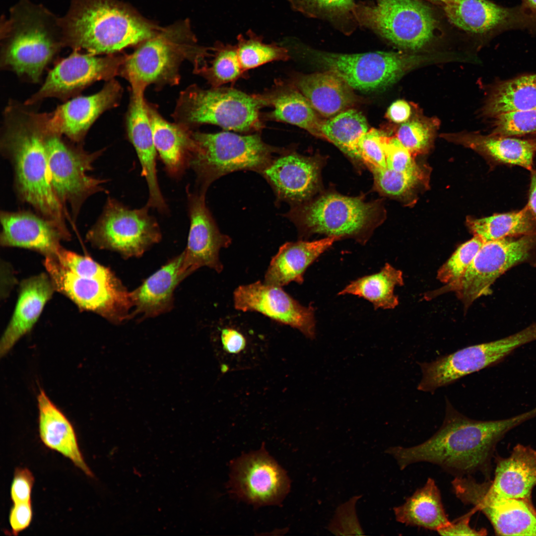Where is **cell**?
I'll list each match as a JSON object with an SVG mask.
<instances>
[{"label": "cell", "instance_id": "30bf717a", "mask_svg": "<svg viewBox=\"0 0 536 536\" xmlns=\"http://www.w3.org/2000/svg\"><path fill=\"white\" fill-rule=\"evenodd\" d=\"M536 340V323L508 336L473 345L419 363L422 378L417 390L433 393L474 372L494 365L517 348Z\"/></svg>", "mask_w": 536, "mask_h": 536}, {"label": "cell", "instance_id": "d4e9b609", "mask_svg": "<svg viewBox=\"0 0 536 536\" xmlns=\"http://www.w3.org/2000/svg\"><path fill=\"white\" fill-rule=\"evenodd\" d=\"M445 139L461 144L478 152L493 163L533 169L536 153V139H521L491 134L472 133L442 134Z\"/></svg>", "mask_w": 536, "mask_h": 536}, {"label": "cell", "instance_id": "7402d4cb", "mask_svg": "<svg viewBox=\"0 0 536 536\" xmlns=\"http://www.w3.org/2000/svg\"><path fill=\"white\" fill-rule=\"evenodd\" d=\"M322 163L318 158L282 151L260 173L272 187L277 201L292 206L307 201L318 193Z\"/></svg>", "mask_w": 536, "mask_h": 536}, {"label": "cell", "instance_id": "e575fe53", "mask_svg": "<svg viewBox=\"0 0 536 536\" xmlns=\"http://www.w3.org/2000/svg\"><path fill=\"white\" fill-rule=\"evenodd\" d=\"M536 108V73L500 81L491 90L482 112L490 118L507 112Z\"/></svg>", "mask_w": 536, "mask_h": 536}, {"label": "cell", "instance_id": "bcb514c9", "mask_svg": "<svg viewBox=\"0 0 536 536\" xmlns=\"http://www.w3.org/2000/svg\"><path fill=\"white\" fill-rule=\"evenodd\" d=\"M387 135L381 131L371 128L358 139L357 149L360 159L370 171L387 168L384 145Z\"/></svg>", "mask_w": 536, "mask_h": 536}, {"label": "cell", "instance_id": "4fadbf2b", "mask_svg": "<svg viewBox=\"0 0 536 536\" xmlns=\"http://www.w3.org/2000/svg\"><path fill=\"white\" fill-rule=\"evenodd\" d=\"M45 268L55 289L80 308L93 311L114 323L131 319L130 292L117 277L102 280L77 276L54 256L46 257Z\"/></svg>", "mask_w": 536, "mask_h": 536}, {"label": "cell", "instance_id": "83f0119b", "mask_svg": "<svg viewBox=\"0 0 536 536\" xmlns=\"http://www.w3.org/2000/svg\"><path fill=\"white\" fill-rule=\"evenodd\" d=\"M49 278L42 273L21 283L15 311L0 340V357L8 353L35 324L55 289Z\"/></svg>", "mask_w": 536, "mask_h": 536}, {"label": "cell", "instance_id": "74e56055", "mask_svg": "<svg viewBox=\"0 0 536 536\" xmlns=\"http://www.w3.org/2000/svg\"><path fill=\"white\" fill-rule=\"evenodd\" d=\"M368 131L365 116L361 112L350 108L324 120L321 127L325 139L352 159L360 162L357 144L361 136Z\"/></svg>", "mask_w": 536, "mask_h": 536}, {"label": "cell", "instance_id": "44dd1931", "mask_svg": "<svg viewBox=\"0 0 536 536\" xmlns=\"http://www.w3.org/2000/svg\"><path fill=\"white\" fill-rule=\"evenodd\" d=\"M188 192L190 227L183 253L182 272L186 278L203 267L217 272L223 270L219 253L231 243V238L219 230L205 202V193Z\"/></svg>", "mask_w": 536, "mask_h": 536}, {"label": "cell", "instance_id": "6da1fadb", "mask_svg": "<svg viewBox=\"0 0 536 536\" xmlns=\"http://www.w3.org/2000/svg\"><path fill=\"white\" fill-rule=\"evenodd\" d=\"M536 417V407L506 419L474 420L457 410L446 398L443 423L431 437L413 446L391 447L385 453L394 458L401 470L424 462L438 466L454 477L480 472L490 480L491 461L498 442Z\"/></svg>", "mask_w": 536, "mask_h": 536}, {"label": "cell", "instance_id": "1f68e13d", "mask_svg": "<svg viewBox=\"0 0 536 536\" xmlns=\"http://www.w3.org/2000/svg\"><path fill=\"white\" fill-rule=\"evenodd\" d=\"M259 95L264 106L273 108L269 115L271 119L296 126L324 139L321 131L324 121L295 86L277 82L270 91Z\"/></svg>", "mask_w": 536, "mask_h": 536}, {"label": "cell", "instance_id": "680465c9", "mask_svg": "<svg viewBox=\"0 0 536 536\" xmlns=\"http://www.w3.org/2000/svg\"><path fill=\"white\" fill-rule=\"evenodd\" d=\"M536 139V138H535Z\"/></svg>", "mask_w": 536, "mask_h": 536}, {"label": "cell", "instance_id": "f6af8a7d", "mask_svg": "<svg viewBox=\"0 0 536 536\" xmlns=\"http://www.w3.org/2000/svg\"><path fill=\"white\" fill-rule=\"evenodd\" d=\"M54 256L73 274L82 277L111 280L117 277L107 268L90 258L62 248Z\"/></svg>", "mask_w": 536, "mask_h": 536}, {"label": "cell", "instance_id": "d590c367", "mask_svg": "<svg viewBox=\"0 0 536 536\" xmlns=\"http://www.w3.org/2000/svg\"><path fill=\"white\" fill-rule=\"evenodd\" d=\"M403 284L402 271L386 263L378 272L351 281L338 295L352 294L363 298L372 303L375 309H392L399 304L395 288Z\"/></svg>", "mask_w": 536, "mask_h": 536}, {"label": "cell", "instance_id": "ee69618b", "mask_svg": "<svg viewBox=\"0 0 536 536\" xmlns=\"http://www.w3.org/2000/svg\"><path fill=\"white\" fill-rule=\"evenodd\" d=\"M493 118L492 134L516 137L536 133V108L507 112Z\"/></svg>", "mask_w": 536, "mask_h": 536}, {"label": "cell", "instance_id": "836d02e7", "mask_svg": "<svg viewBox=\"0 0 536 536\" xmlns=\"http://www.w3.org/2000/svg\"><path fill=\"white\" fill-rule=\"evenodd\" d=\"M397 522L437 532L450 521L444 509L441 493L435 480L428 477L405 502L393 508Z\"/></svg>", "mask_w": 536, "mask_h": 536}, {"label": "cell", "instance_id": "11a10c76", "mask_svg": "<svg viewBox=\"0 0 536 536\" xmlns=\"http://www.w3.org/2000/svg\"><path fill=\"white\" fill-rule=\"evenodd\" d=\"M411 114L409 104L403 100H398L389 106L386 117L394 123L402 124L410 119Z\"/></svg>", "mask_w": 536, "mask_h": 536}, {"label": "cell", "instance_id": "f5cc1de1", "mask_svg": "<svg viewBox=\"0 0 536 536\" xmlns=\"http://www.w3.org/2000/svg\"><path fill=\"white\" fill-rule=\"evenodd\" d=\"M32 518L31 502H22L13 504L10 509L9 522L14 535L26 529L30 525Z\"/></svg>", "mask_w": 536, "mask_h": 536}, {"label": "cell", "instance_id": "d6986e66", "mask_svg": "<svg viewBox=\"0 0 536 536\" xmlns=\"http://www.w3.org/2000/svg\"><path fill=\"white\" fill-rule=\"evenodd\" d=\"M449 20L459 28L481 35L525 30L536 36V24L520 4L503 6L489 0H439Z\"/></svg>", "mask_w": 536, "mask_h": 536}, {"label": "cell", "instance_id": "7a4b0ae2", "mask_svg": "<svg viewBox=\"0 0 536 536\" xmlns=\"http://www.w3.org/2000/svg\"><path fill=\"white\" fill-rule=\"evenodd\" d=\"M61 24L64 47L96 56L156 35L151 24L116 0H70Z\"/></svg>", "mask_w": 536, "mask_h": 536}, {"label": "cell", "instance_id": "7c38bea8", "mask_svg": "<svg viewBox=\"0 0 536 536\" xmlns=\"http://www.w3.org/2000/svg\"><path fill=\"white\" fill-rule=\"evenodd\" d=\"M357 15L364 25L396 46L417 50L433 37L436 20L431 9L416 0H378L358 7Z\"/></svg>", "mask_w": 536, "mask_h": 536}, {"label": "cell", "instance_id": "484cf974", "mask_svg": "<svg viewBox=\"0 0 536 536\" xmlns=\"http://www.w3.org/2000/svg\"><path fill=\"white\" fill-rule=\"evenodd\" d=\"M183 253L174 258L130 292L132 304L131 319L152 318L173 307L174 292L184 278L182 272Z\"/></svg>", "mask_w": 536, "mask_h": 536}, {"label": "cell", "instance_id": "9f6ffc18", "mask_svg": "<svg viewBox=\"0 0 536 536\" xmlns=\"http://www.w3.org/2000/svg\"><path fill=\"white\" fill-rule=\"evenodd\" d=\"M536 222V170L531 171V180L528 192V201L526 205Z\"/></svg>", "mask_w": 536, "mask_h": 536}, {"label": "cell", "instance_id": "6f0895ef", "mask_svg": "<svg viewBox=\"0 0 536 536\" xmlns=\"http://www.w3.org/2000/svg\"><path fill=\"white\" fill-rule=\"evenodd\" d=\"M520 5L536 23V0H520Z\"/></svg>", "mask_w": 536, "mask_h": 536}, {"label": "cell", "instance_id": "f35d334b", "mask_svg": "<svg viewBox=\"0 0 536 536\" xmlns=\"http://www.w3.org/2000/svg\"><path fill=\"white\" fill-rule=\"evenodd\" d=\"M213 54L208 64H201L199 72L213 87L234 81L242 75L244 70L239 60L236 45L220 42L211 48Z\"/></svg>", "mask_w": 536, "mask_h": 536}, {"label": "cell", "instance_id": "d6a6232c", "mask_svg": "<svg viewBox=\"0 0 536 536\" xmlns=\"http://www.w3.org/2000/svg\"><path fill=\"white\" fill-rule=\"evenodd\" d=\"M148 111L157 153L168 174L178 178L189 167L195 145L192 132L179 124L169 123L149 107Z\"/></svg>", "mask_w": 536, "mask_h": 536}, {"label": "cell", "instance_id": "ab89813d", "mask_svg": "<svg viewBox=\"0 0 536 536\" xmlns=\"http://www.w3.org/2000/svg\"><path fill=\"white\" fill-rule=\"evenodd\" d=\"M239 60L245 71L275 61L286 60L288 50L277 44H267L251 30L237 37L236 45Z\"/></svg>", "mask_w": 536, "mask_h": 536}, {"label": "cell", "instance_id": "ba28073f", "mask_svg": "<svg viewBox=\"0 0 536 536\" xmlns=\"http://www.w3.org/2000/svg\"><path fill=\"white\" fill-rule=\"evenodd\" d=\"M47 153L53 190L66 210L69 221L75 222L85 201L104 191L105 180L90 176L93 163L103 150L89 152L79 145L64 141L62 136L40 132Z\"/></svg>", "mask_w": 536, "mask_h": 536}, {"label": "cell", "instance_id": "5b68a950", "mask_svg": "<svg viewBox=\"0 0 536 536\" xmlns=\"http://www.w3.org/2000/svg\"><path fill=\"white\" fill-rule=\"evenodd\" d=\"M195 146L189 163L197 175L201 193L215 180L232 172L260 173L282 151L265 143L258 134L240 135L229 132H192Z\"/></svg>", "mask_w": 536, "mask_h": 536}, {"label": "cell", "instance_id": "f1b7e54d", "mask_svg": "<svg viewBox=\"0 0 536 536\" xmlns=\"http://www.w3.org/2000/svg\"><path fill=\"white\" fill-rule=\"evenodd\" d=\"M339 240L337 237H326L313 241L285 243L271 259L264 282L278 287L293 281L301 284L307 268Z\"/></svg>", "mask_w": 536, "mask_h": 536}, {"label": "cell", "instance_id": "5bb4252c", "mask_svg": "<svg viewBox=\"0 0 536 536\" xmlns=\"http://www.w3.org/2000/svg\"><path fill=\"white\" fill-rule=\"evenodd\" d=\"M456 496L483 513L498 536H536V510L532 502L507 498L494 493L490 480L477 481L472 475L451 482Z\"/></svg>", "mask_w": 536, "mask_h": 536}, {"label": "cell", "instance_id": "4dcf8cb0", "mask_svg": "<svg viewBox=\"0 0 536 536\" xmlns=\"http://www.w3.org/2000/svg\"><path fill=\"white\" fill-rule=\"evenodd\" d=\"M41 440L50 449L61 454L89 476L92 473L80 451L74 428L65 414L41 390L37 397Z\"/></svg>", "mask_w": 536, "mask_h": 536}, {"label": "cell", "instance_id": "f546056e", "mask_svg": "<svg viewBox=\"0 0 536 536\" xmlns=\"http://www.w3.org/2000/svg\"><path fill=\"white\" fill-rule=\"evenodd\" d=\"M294 85L325 118L349 109L356 101L352 88L330 70L299 75L294 80Z\"/></svg>", "mask_w": 536, "mask_h": 536}, {"label": "cell", "instance_id": "8fae6325", "mask_svg": "<svg viewBox=\"0 0 536 536\" xmlns=\"http://www.w3.org/2000/svg\"><path fill=\"white\" fill-rule=\"evenodd\" d=\"M146 205L131 209L109 197L102 213L87 234L94 246L116 251L126 258L139 257L158 243L161 234Z\"/></svg>", "mask_w": 536, "mask_h": 536}, {"label": "cell", "instance_id": "60d3db41", "mask_svg": "<svg viewBox=\"0 0 536 536\" xmlns=\"http://www.w3.org/2000/svg\"><path fill=\"white\" fill-rule=\"evenodd\" d=\"M373 175L375 189L382 195L405 200L414 195L421 185L425 184L426 174L422 168L417 171L402 172L388 168L370 171Z\"/></svg>", "mask_w": 536, "mask_h": 536}, {"label": "cell", "instance_id": "603a6c76", "mask_svg": "<svg viewBox=\"0 0 536 536\" xmlns=\"http://www.w3.org/2000/svg\"><path fill=\"white\" fill-rule=\"evenodd\" d=\"M145 87L131 85L132 96L127 118L129 139L133 145L141 167V176L147 184L149 198L147 205L165 213L167 206L157 181L155 147L148 106L143 98Z\"/></svg>", "mask_w": 536, "mask_h": 536}, {"label": "cell", "instance_id": "c3c4849f", "mask_svg": "<svg viewBox=\"0 0 536 536\" xmlns=\"http://www.w3.org/2000/svg\"><path fill=\"white\" fill-rule=\"evenodd\" d=\"M384 145L388 168L402 172H413L422 168L396 136L387 135Z\"/></svg>", "mask_w": 536, "mask_h": 536}, {"label": "cell", "instance_id": "3957f363", "mask_svg": "<svg viewBox=\"0 0 536 536\" xmlns=\"http://www.w3.org/2000/svg\"><path fill=\"white\" fill-rule=\"evenodd\" d=\"M10 119L1 147L12 167L17 197L70 238L67 224L68 215L50 183L46 149L41 133L27 115Z\"/></svg>", "mask_w": 536, "mask_h": 536}, {"label": "cell", "instance_id": "8d00e7d4", "mask_svg": "<svg viewBox=\"0 0 536 536\" xmlns=\"http://www.w3.org/2000/svg\"><path fill=\"white\" fill-rule=\"evenodd\" d=\"M466 224L484 242L536 233V222L526 205L522 209L480 218L468 217Z\"/></svg>", "mask_w": 536, "mask_h": 536}, {"label": "cell", "instance_id": "8992f818", "mask_svg": "<svg viewBox=\"0 0 536 536\" xmlns=\"http://www.w3.org/2000/svg\"><path fill=\"white\" fill-rule=\"evenodd\" d=\"M264 106L259 95L238 89L213 87L204 89L192 86L184 91L175 112L178 124H212L227 131L247 132L262 127L260 110Z\"/></svg>", "mask_w": 536, "mask_h": 536}, {"label": "cell", "instance_id": "ffe728a7", "mask_svg": "<svg viewBox=\"0 0 536 536\" xmlns=\"http://www.w3.org/2000/svg\"><path fill=\"white\" fill-rule=\"evenodd\" d=\"M233 298L234 307L238 310L260 313L277 322L298 330L309 338L315 337L314 308L301 305L281 287L258 281L238 287L234 291Z\"/></svg>", "mask_w": 536, "mask_h": 536}, {"label": "cell", "instance_id": "2e32d148", "mask_svg": "<svg viewBox=\"0 0 536 536\" xmlns=\"http://www.w3.org/2000/svg\"><path fill=\"white\" fill-rule=\"evenodd\" d=\"M122 93L120 84L112 79L96 93L75 97L52 112L27 114L31 123L41 132L64 135L78 143L96 119L104 111L117 105Z\"/></svg>", "mask_w": 536, "mask_h": 536}, {"label": "cell", "instance_id": "9c48e42d", "mask_svg": "<svg viewBox=\"0 0 536 536\" xmlns=\"http://www.w3.org/2000/svg\"><path fill=\"white\" fill-rule=\"evenodd\" d=\"M536 248V233L484 242L463 275L429 294L428 298L453 291L466 309L490 293L495 281L513 266L527 260Z\"/></svg>", "mask_w": 536, "mask_h": 536}, {"label": "cell", "instance_id": "816d5d0a", "mask_svg": "<svg viewBox=\"0 0 536 536\" xmlns=\"http://www.w3.org/2000/svg\"><path fill=\"white\" fill-rule=\"evenodd\" d=\"M477 511L473 507L465 515L450 523L437 532L441 536H486L484 528L476 530L469 525L471 517Z\"/></svg>", "mask_w": 536, "mask_h": 536}, {"label": "cell", "instance_id": "db71d44e", "mask_svg": "<svg viewBox=\"0 0 536 536\" xmlns=\"http://www.w3.org/2000/svg\"><path fill=\"white\" fill-rule=\"evenodd\" d=\"M222 348L227 353L237 354L246 347L247 340L243 335L238 330L226 328L221 333Z\"/></svg>", "mask_w": 536, "mask_h": 536}, {"label": "cell", "instance_id": "ac0fdd59", "mask_svg": "<svg viewBox=\"0 0 536 536\" xmlns=\"http://www.w3.org/2000/svg\"><path fill=\"white\" fill-rule=\"evenodd\" d=\"M230 484L239 498L257 505L277 504L288 493L286 472L265 449L245 455L232 466Z\"/></svg>", "mask_w": 536, "mask_h": 536}, {"label": "cell", "instance_id": "7dc6e473", "mask_svg": "<svg viewBox=\"0 0 536 536\" xmlns=\"http://www.w3.org/2000/svg\"><path fill=\"white\" fill-rule=\"evenodd\" d=\"M362 495L354 496L336 509L328 529L336 536H362L365 534L356 512V504Z\"/></svg>", "mask_w": 536, "mask_h": 536}, {"label": "cell", "instance_id": "b9f144b4", "mask_svg": "<svg viewBox=\"0 0 536 536\" xmlns=\"http://www.w3.org/2000/svg\"><path fill=\"white\" fill-rule=\"evenodd\" d=\"M439 124L436 118L411 116L401 124L396 136L413 156L425 154L432 146Z\"/></svg>", "mask_w": 536, "mask_h": 536}, {"label": "cell", "instance_id": "4316f807", "mask_svg": "<svg viewBox=\"0 0 536 536\" xmlns=\"http://www.w3.org/2000/svg\"><path fill=\"white\" fill-rule=\"evenodd\" d=\"M491 490L502 497L532 502L536 486V450L518 444L507 458L497 457Z\"/></svg>", "mask_w": 536, "mask_h": 536}, {"label": "cell", "instance_id": "277c9868", "mask_svg": "<svg viewBox=\"0 0 536 536\" xmlns=\"http://www.w3.org/2000/svg\"><path fill=\"white\" fill-rule=\"evenodd\" d=\"M385 215L381 201L328 192L292 205L286 216L296 226L302 239L318 234L352 238L364 244Z\"/></svg>", "mask_w": 536, "mask_h": 536}, {"label": "cell", "instance_id": "681fc988", "mask_svg": "<svg viewBox=\"0 0 536 536\" xmlns=\"http://www.w3.org/2000/svg\"><path fill=\"white\" fill-rule=\"evenodd\" d=\"M290 1L297 10L313 15H339L355 8L353 0H290Z\"/></svg>", "mask_w": 536, "mask_h": 536}, {"label": "cell", "instance_id": "cb8c5ba5", "mask_svg": "<svg viewBox=\"0 0 536 536\" xmlns=\"http://www.w3.org/2000/svg\"><path fill=\"white\" fill-rule=\"evenodd\" d=\"M0 219V242L5 247L30 249L52 256L63 248L62 240L69 239L53 222L36 212L1 211Z\"/></svg>", "mask_w": 536, "mask_h": 536}, {"label": "cell", "instance_id": "9a60e30c", "mask_svg": "<svg viewBox=\"0 0 536 536\" xmlns=\"http://www.w3.org/2000/svg\"><path fill=\"white\" fill-rule=\"evenodd\" d=\"M188 29L174 26L145 41L125 59L121 71L130 81L146 87L151 83L176 81L179 64L184 56Z\"/></svg>", "mask_w": 536, "mask_h": 536}, {"label": "cell", "instance_id": "e0dca14e", "mask_svg": "<svg viewBox=\"0 0 536 536\" xmlns=\"http://www.w3.org/2000/svg\"><path fill=\"white\" fill-rule=\"evenodd\" d=\"M125 59L99 57L77 50L58 63L49 72L40 89L25 104L32 105L48 97L66 99L100 80H111L121 71Z\"/></svg>", "mask_w": 536, "mask_h": 536}, {"label": "cell", "instance_id": "f907efd6", "mask_svg": "<svg viewBox=\"0 0 536 536\" xmlns=\"http://www.w3.org/2000/svg\"><path fill=\"white\" fill-rule=\"evenodd\" d=\"M34 478L26 468L15 469L10 487V497L13 504L31 502V494Z\"/></svg>", "mask_w": 536, "mask_h": 536}, {"label": "cell", "instance_id": "7bdbcfd3", "mask_svg": "<svg viewBox=\"0 0 536 536\" xmlns=\"http://www.w3.org/2000/svg\"><path fill=\"white\" fill-rule=\"evenodd\" d=\"M483 244L480 238L473 236L461 245L438 269L437 278L446 284L461 277Z\"/></svg>", "mask_w": 536, "mask_h": 536}, {"label": "cell", "instance_id": "52a82bcc", "mask_svg": "<svg viewBox=\"0 0 536 536\" xmlns=\"http://www.w3.org/2000/svg\"><path fill=\"white\" fill-rule=\"evenodd\" d=\"M306 52L317 64L336 73L352 89L365 92L385 90L411 70L445 60L442 56L391 52L341 54L309 49Z\"/></svg>", "mask_w": 536, "mask_h": 536}]
</instances>
